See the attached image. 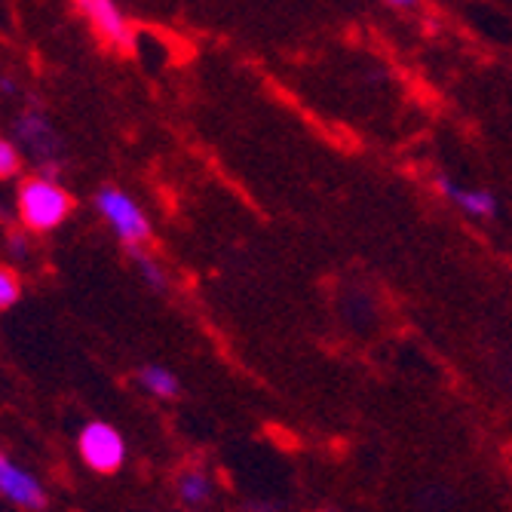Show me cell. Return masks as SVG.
Segmentation results:
<instances>
[{
    "label": "cell",
    "mask_w": 512,
    "mask_h": 512,
    "mask_svg": "<svg viewBox=\"0 0 512 512\" xmlns=\"http://www.w3.org/2000/svg\"><path fill=\"white\" fill-rule=\"evenodd\" d=\"M74 209L71 194L62 188L56 178H25L16 194V212L25 230L31 234H50V230L62 227Z\"/></svg>",
    "instance_id": "cell-1"
},
{
    "label": "cell",
    "mask_w": 512,
    "mask_h": 512,
    "mask_svg": "<svg viewBox=\"0 0 512 512\" xmlns=\"http://www.w3.org/2000/svg\"><path fill=\"white\" fill-rule=\"evenodd\" d=\"M96 209L105 218V224L114 230V237L126 249H138L151 243V218L148 212L135 203L132 194L123 188H102L96 194Z\"/></svg>",
    "instance_id": "cell-2"
},
{
    "label": "cell",
    "mask_w": 512,
    "mask_h": 512,
    "mask_svg": "<svg viewBox=\"0 0 512 512\" xmlns=\"http://www.w3.org/2000/svg\"><path fill=\"white\" fill-rule=\"evenodd\" d=\"M16 138L22 151L31 154V160L37 163V172L43 178H59L62 172V160H59V151H62V142L53 129V123L46 120L43 111L37 108H28L19 120H16Z\"/></svg>",
    "instance_id": "cell-3"
},
{
    "label": "cell",
    "mask_w": 512,
    "mask_h": 512,
    "mask_svg": "<svg viewBox=\"0 0 512 512\" xmlns=\"http://www.w3.org/2000/svg\"><path fill=\"white\" fill-rule=\"evenodd\" d=\"M77 451L86 467L102 476L117 473L126 463V439L120 436V430H114L105 421H92L83 427V433L77 439Z\"/></svg>",
    "instance_id": "cell-4"
},
{
    "label": "cell",
    "mask_w": 512,
    "mask_h": 512,
    "mask_svg": "<svg viewBox=\"0 0 512 512\" xmlns=\"http://www.w3.org/2000/svg\"><path fill=\"white\" fill-rule=\"evenodd\" d=\"M0 497L25 512H43L46 503H50L37 476H31L25 467H19V463L10 460L4 451H0Z\"/></svg>",
    "instance_id": "cell-5"
},
{
    "label": "cell",
    "mask_w": 512,
    "mask_h": 512,
    "mask_svg": "<svg viewBox=\"0 0 512 512\" xmlns=\"http://www.w3.org/2000/svg\"><path fill=\"white\" fill-rule=\"evenodd\" d=\"M77 7L105 43L123 46V50L132 43V25L117 0H77Z\"/></svg>",
    "instance_id": "cell-6"
},
{
    "label": "cell",
    "mask_w": 512,
    "mask_h": 512,
    "mask_svg": "<svg viewBox=\"0 0 512 512\" xmlns=\"http://www.w3.org/2000/svg\"><path fill=\"white\" fill-rule=\"evenodd\" d=\"M436 188L442 191V197L448 200V203H454L463 215H470V218H494L497 215V209H500V203H497V197L491 194V191H485V188H470V184H460V181H454V178H448V175H439L436 178Z\"/></svg>",
    "instance_id": "cell-7"
},
{
    "label": "cell",
    "mask_w": 512,
    "mask_h": 512,
    "mask_svg": "<svg viewBox=\"0 0 512 512\" xmlns=\"http://www.w3.org/2000/svg\"><path fill=\"white\" fill-rule=\"evenodd\" d=\"M138 384H142L157 399H175L178 390H181L175 371L166 368V365H145V368H138Z\"/></svg>",
    "instance_id": "cell-8"
},
{
    "label": "cell",
    "mask_w": 512,
    "mask_h": 512,
    "mask_svg": "<svg viewBox=\"0 0 512 512\" xmlns=\"http://www.w3.org/2000/svg\"><path fill=\"white\" fill-rule=\"evenodd\" d=\"M129 255H132V264H135L138 276H142L154 292H166L169 289V273H166V267L145 246L129 249Z\"/></svg>",
    "instance_id": "cell-9"
},
{
    "label": "cell",
    "mask_w": 512,
    "mask_h": 512,
    "mask_svg": "<svg viewBox=\"0 0 512 512\" xmlns=\"http://www.w3.org/2000/svg\"><path fill=\"white\" fill-rule=\"evenodd\" d=\"M178 497L188 506H200L212 497V479L203 470H188L178 479Z\"/></svg>",
    "instance_id": "cell-10"
},
{
    "label": "cell",
    "mask_w": 512,
    "mask_h": 512,
    "mask_svg": "<svg viewBox=\"0 0 512 512\" xmlns=\"http://www.w3.org/2000/svg\"><path fill=\"white\" fill-rule=\"evenodd\" d=\"M22 298V279L13 267H0V310L16 307Z\"/></svg>",
    "instance_id": "cell-11"
},
{
    "label": "cell",
    "mask_w": 512,
    "mask_h": 512,
    "mask_svg": "<svg viewBox=\"0 0 512 512\" xmlns=\"http://www.w3.org/2000/svg\"><path fill=\"white\" fill-rule=\"evenodd\" d=\"M22 172V151L10 138H0V181L16 178Z\"/></svg>",
    "instance_id": "cell-12"
},
{
    "label": "cell",
    "mask_w": 512,
    "mask_h": 512,
    "mask_svg": "<svg viewBox=\"0 0 512 512\" xmlns=\"http://www.w3.org/2000/svg\"><path fill=\"white\" fill-rule=\"evenodd\" d=\"M28 234L31 230H10L7 234V249L13 258H28Z\"/></svg>",
    "instance_id": "cell-13"
},
{
    "label": "cell",
    "mask_w": 512,
    "mask_h": 512,
    "mask_svg": "<svg viewBox=\"0 0 512 512\" xmlns=\"http://www.w3.org/2000/svg\"><path fill=\"white\" fill-rule=\"evenodd\" d=\"M384 4L399 7V10H411V7H417V0H384Z\"/></svg>",
    "instance_id": "cell-14"
},
{
    "label": "cell",
    "mask_w": 512,
    "mask_h": 512,
    "mask_svg": "<svg viewBox=\"0 0 512 512\" xmlns=\"http://www.w3.org/2000/svg\"><path fill=\"white\" fill-rule=\"evenodd\" d=\"M0 92H4V96H13V92H16V86H13V80H0Z\"/></svg>",
    "instance_id": "cell-15"
}]
</instances>
